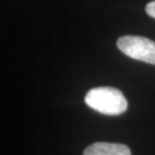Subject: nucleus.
<instances>
[{
	"mask_svg": "<svg viewBox=\"0 0 155 155\" xmlns=\"http://www.w3.org/2000/svg\"><path fill=\"white\" fill-rule=\"evenodd\" d=\"M85 102L97 112L110 116L121 115L128 108V102L123 93L111 87H99L90 90L85 96Z\"/></svg>",
	"mask_w": 155,
	"mask_h": 155,
	"instance_id": "nucleus-1",
	"label": "nucleus"
},
{
	"mask_svg": "<svg viewBox=\"0 0 155 155\" xmlns=\"http://www.w3.org/2000/svg\"><path fill=\"white\" fill-rule=\"evenodd\" d=\"M84 155H131V151L124 144L96 142L86 148Z\"/></svg>",
	"mask_w": 155,
	"mask_h": 155,
	"instance_id": "nucleus-3",
	"label": "nucleus"
},
{
	"mask_svg": "<svg viewBox=\"0 0 155 155\" xmlns=\"http://www.w3.org/2000/svg\"><path fill=\"white\" fill-rule=\"evenodd\" d=\"M117 46L127 57L155 66V42L153 40L142 36L125 35L117 40Z\"/></svg>",
	"mask_w": 155,
	"mask_h": 155,
	"instance_id": "nucleus-2",
	"label": "nucleus"
},
{
	"mask_svg": "<svg viewBox=\"0 0 155 155\" xmlns=\"http://www.w3.org/2000/svg\"><path fill=\"white\" fill-rule=\"evenodd\" d=\"M146 12L149 16L155 18V1H151L146 5Z\"/></svg>",
	"mask_w": 155,
	"mask_h": 155,
	"instance_id": "nucleus-4",
	"label": "nucleus"
}]
</instances>
